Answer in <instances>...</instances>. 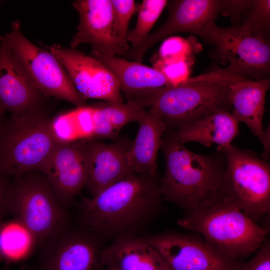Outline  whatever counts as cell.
<instances>
[{"instance_id":"cell-4","label":"cell","mask_w":270,"mask_h":270,"mask_svg":"<svg viewBox=\"0 0 270 270\" xmlns=\"http://www.w3.org/2000/svg\"><path fill=\"white\" fill-rule=\"evenodd\" d=\"M46 107L4 122L0 140V174L15 178L38 172L60 142Z\"/></svg>"},{"instance_id":"cell-31","label":"cell","mask_w":270,"mask_h":270,"mask_svg":"<svg viewBox=\"0 0 270 270\" xmlns=\"http://www.w3.org/2000/svg\"><path fill=\"white\" fill-rule=\"evenodd\" d=\"M250 0H221L220 12L230 16L235 26L240 24L242 16L250 5Z\"/></svg>"},{"instance_id":"cell-16","label":"cell","mask_w":270,"mask_h":270,"mask_svg":"<svg viewBox=\"0 0 270 270\" xmlns=\"http://www.w3.org/2000/svg\"><path fill=\"white\" fill-rule=\"evenodd\" d=\"M72 6L80 21L70 48L88 43L92 46V52L110 56L126 55L116 36L112 0H77Z\"/></svg>"},{"instance_id":"cell-21","label":"cell","mask_w":270,"mask_h":270,"mask_svg":"<svg viewBox=\"0 0 270 270\" xmlns=\"http://www.w3.org/2000/svg\"><path fill=\"white\" fill-rule=\"evenodd\" d=\"M103 270H168L156 250L140 238H120L104 247Z\"/></svg>"},{"instance_id":"cell-28","label":"cell","mask_w":270,"mask_h":270,"mask_svg":"<svg viewBox=\"0 0 270 270\" xmlns=\"http://www.w3.org/2000/svg\"><path fill=\"white\" fill-rule=\"evenodd\" d=\"M114 8L115 30L118 41L126 55L130 50L127 40L130 21L136 6L134 0H112Z\"/></svg>"},{"instance_id":"cell-24","label":"cell","mask_w":270,"mask_h":270,"mask_svg":"<svg viewBox=\"0 0 270 270\" xmlns=\"http://www.w3.org/2000/svg\"><path fill=\"white\" fill-rule=\"evenodd\" d=\"M90 106L96 122L109 126L118 132L130 122H138L148 108L146 102L142 100L126 103L103 102Z\"/></svg>"},{"instance_id":"cell-1","label":"cell","mask_w":270,"mask_h":270,"mask_svg":"<svg viewBox=\"0 0 270 270\" xmlns=\"http://www.w3.org/2000/svg\"><path fill=\"white\" fill-rule=\"evenodd\" d=\"M162 196L157 176L135 173L79 203L84 229L114 240L136 234L159 212Z\"/></svg>"},{"instance_id":"cell-26","label":"cell","mask_w":270,"mask_h":270,"mask_svg":"<svg viewBox=\"0 0 270 270\" xmlns=\"http://www.w3.org/2000/svg\"><path fill=\"white\" fill-rule=\"evenodd\" d=\"M242 22L252 34L270 42V0H250Z\"/></svg>"},{"instance_id":"cell-13","label":"cell","mask_w":270,"mask_h":270,"mask_svg":"<svg viewBox=\"0 0 270 270\" xmlns=\"http://www.w3.org/2000/svg\"><path fill=\"white\" fill-rule=\"evenodd\" d=\"M86 140L60 142L38 172L65 208L87 184Z\"/></svg>"},{"instance_id":"cell-34","label":"cell","mask_w":270,"mask_h":270,"mask_svg":"<svg viewBox=\"0 0 270 270\" xmlns=\"http://www.w3.org/2000/svg\"><path fill=\"white\" fill-rule=\"evenodd\" d=\"M2 270H10V265L5 264Z\"/></svg>"},{"instance_id":"cell-30","label":"cell","mask_w":270,"mask_h":270,"mask_svg":"<svg viewBox=\"0 0 270 270\" xmlns=\"http://www.w3.org/2000/svg\"><path fill=\"white\" fill-rule=\"evenodd\" d=\"M235 270H270V244L268 239L256 255L246 262L239 261Z\"/></svg>"},{"instance_id":"cell-15","label":"cell","mask_w":270,"mask_h":270,"mask_svg":"<svg viewBox=\"0 0 270 270\" xmlns=\"http://www.w3.org/2000/svg\"><path fill=\"white\" fill-rule=\"evenodd\" d=\"M47 100L33 84L4 36H0V108L17 118L46 107Z\"/></svg>"},{"instance_id":"cell-7","label":"cell","mask_w":270,"mask_h":270,"mask_svg":"<svg viewBox=\"0 0 270 270\" xmlns=\"http://www.w3.org/2000/svg\"><path fill=\"white\" fill-rule=\"evenodd\" d=\"M224 154L226 196L256 223L268 226L270 166L248 150L232 144L218 148Z\"/></svg>"},{"instance_id":"cell-35","label":"cell","mask_w":270,"mask_h":270,"mask_svg":"<svg viewBox=\"0 0 270 270\" xmlns=\"http://www.w3.org/2000/svg\"><path fill=\"white\" fill-rule=\"evenodd\" d=\"M26 270H34V269L30 268H27L26 270Z\"/></svg>"},{"instance_id":"cell-5","label":"cell","mask_w":270,"mask_h":270,"mask_svg":"<svg viewBox=\"0 0 270 270\" xmlns=\"http://www.w3.org/2000/svg\"><path fill=\"white\" fill-rule=\"evenodd\" d=\"M228 83L216 71L158 90L148 108L176 130L214 112L232 110Z\"/></svg>"},{"instance_id":"cell-14","label":"cell","mask_w":270,"mask_h":270,"mask_svg":"<svg viewBox=\"0 0 270 270\" xmlns=\"http://www.w3.org/2000/svg\"><path fill=\"white\" fill-rule=\"evenodd\" d=\"M221 0H168V16L165 22L126 55L132 61L142 63L146 52L160 41L179 32L200 36L205 27L215 21L220 12Z\"/></svg>"},{"instance_id":"cell-10","label":"cell","mask_w":270,"mask_h":270,"mask_svg":"<svg viewBox=\"0 0 270 270\" xmlns=\"http://www.w3.org/2000/svg\"><path fill=\"white\" fill-rule=\"evenodd\" d=\"M140 238L156 250L168 270H235L240 261L189 234L166 232Z\"/></svg>"},{"instance_id":"cell-23","label":"cell","mask_w":270,"mask_h":270,"mask_svg":"<svg viewBox=\"0 0 270 270\" xmlns=\"http://www.w3.org/2000/svg\"><path fill=\"white\" fill-rule=\"evenodd\" d=\"M32 234L13 218L0 221V262L10 265L28 259L38 244Z\"/></svg>"},{"instance_id":"cell-12","label":"cell","mask_w":270,"mask_h":270,"mask_svg":"<svg viewBox=\"0 0 270 270\" xmlns=\"http://www.w3.org/2000/svg\"><path fill=\"white\" fill-rule=\"evenodd\" d=\"M101 238L85 230L67 228L45 242L35 270H103Z\"/></svg>"},{"instance_id":"cell-2","label":"cell","mask_w":270,"mask_h":270,"mask_svg":"<svg viewBox=\"0 0 270 270\" xmlns=\"http://www.w3.org/2000/svg\"><path fill=\"white\" fill-rule=\"evenodd\" d=\"M160 148L166 161L165 174L160 181L162 198L188 214L226 196V158L222 150L208 155L195 153L168 136L162 139Z\"/></svg>"},{"instance_id":"cell-8","label":"cell","mask_w":270,"mask_h":270,"mask_svg":"<svg viewBox=\"0 0 270 270\" xmlns=\"http://www.w3.org/2000/svg\"><path fill=\"white\" fill-rule=\"evenodd\" d=\"M200 36L212 46V58L227 70L252 80L269 79L270 42L252 34L242 24L220 27L211 22Z\"/></svg>"},{"instance_id":"cell-6","label":"cell","mask_w":270,"mask_h":270,"mask_svg":"<svg viewBox=\"0 0 270 270\" xmlns=\"http://www.w3.org/2000/svg\"><path fill=\"white\" fill-rule=\"evenodd\" d=\"M5 209L32 234L38 244L46 242L68 227L66 208L46 178L36 172L15 178L8 184Z\"/></svg>"},{"instance_id":"cell-11","label":"cell","mask_w":270,"mask_h":270,"mask_svg":"<svg viewBox=\"0 0 270 270\" xmlns=\"http://www.w3.org/2000/svg\"><path fill=\"white\" fill-rule=\"evenodd\" d=\"M43 47L58 60L85 99L124 102L118 80L100 61L76 48L58 44Z\"/></svg>"},{"instance_id":"cell-25","label":"cell","mask_w":270,"mask_h":270,"mask_svg":"<svg viewBox=\"0 0 270 270\" xmlns=\"http://www.w3.org/2000/svg\"><path fill=\"white\" fill-rule=\"evenodd\" d=\"M166 0H144L140 6L134 28L128 32L127 40L130 49L139 46L148 36L150 31L166 6Z\"/></svg>"},{"instance_id":"cell-3","label":"cell","mask_w":270,"mask_h":270,"mask_svg":"<svg viewBox=\"0 0 270 270\" xmlns=\"http://www.w3.org/2000/svg\"><path fill=\"white\" fill-rule=\"evenodd\" d=\"M178 224L201 234L213 248L234 260L257 251L270 232L269 227L256 223L227 196L186 214Z\"/></svg>"},{"instance_id":"cell-19","label":"cell","mask_w":270,"mask_h":270,"mask_svg":"<svg viewBox=\"0 0 270 270\" xmlns=\"http://www.w3.org/2000/svg\"><path fill=\"white\" fill-rule=\"evenodd\" d=\"M90 56L100 61L114 74L126 102L151 100L159 88L170 86L165 76L156 68L94 52H92Z\"/></svg>"},{"instance_id":"cell-29","label":"cell","mask_w":270,"mask_h":270,"mask_svg":"<svg viewBox=\"0 0 270 270\" xmlns=\"http://www.w3.org/2000/svg\"><path fill=\"white\" fill-rule=\"evenodd\" d=\"M193 61L173 60L158 62L156 69L160 70L167 78L170 86L185 82L190 77V66Z\"/></svg>"},{"instance_id":"cell-20","label":"cell","mask_w":270,"mask_h":270,"mask_svg":"<svg viewBox=\"0 0 270 270\" xmlns=\"http://www.w3.org/2000/svg\"><path fill=\"white\" fill-rule=\"evenodd\" d=\"M238 124L229 110H220L176 130L168 136L182 144L196 142L207 147L217 144L224 148L239 135Z\"/></svg>"},{"instance_id":"cell-27","label":"cell","mask_w":270,"mask_h":270,"mask_svg":"<svg viewBox=\"0 0 270 270\" xmlns=\"http://www.w3.org/2000/svg\"><path fill=\"white\" fill-rule=\"evenodd\" d=\"M193 39L172 37L166 40L160 50V61H193L192 56L200 50L198 42Z\"/></svg>"},{"instance_id":"cell-9","label":"cell","mask_w":270,"mask_h":270,"mask_svg":"<svg viewBox=\"0 0 270 270\" xmlns=\"http://www.w3.org/2000/svg\"><path fill=\"white\" fill-rule=\"evenodd\" d=\"M30 80L46 98L70 102L76 108L87 105L67 72L48 50L40 48L22 32L18 20L11 24V30L4 36Z\"/></svg>"},{"instance_id":"cell-17","label":"cell","mask_w":270,"mask_h":270,"mask_svg":"<svg viewBox=\"0 0 270 270\" xmlns=\"http://www.w3.org/2000/svg\"><path fill=\"white\" fill-rule=\"evenodd\" d=\"M226 80L232 114L238 122L245 123L264 147L262 154L266 160L270 152V127L265 129L262 120L270 80H252L228 71Z\"/></svg>"},{"instance_id":"cell-32","label":"cell","mask_w":270,"mask_h":270,"mask_svg":"<svg viewBox=\"0 0 270 270\" xmlns=\"http://www.w3.org/2000/svg\"><path fill=\"white\" fill-rule=\"evenodd\" d=\"M6 176L0 174V221L2 220V216L5 209V198L8 184L6 182Z\"/></svg>"},{"instance_id":"cell-22","label":"cell","mask_w":270,"mask_h":270,"mask_svg":"<svg viewBox=\"0 0 270 270\" xmlns=\"http://www.w3.org/2000/svg\"><path fill=\"white\" fill-rule=\"evenodd\" d=\"M139 128L128 152V160L134 173L157 176V154L166 127L150 110H146L138 122Z\"/></svg>"},{"instance_id":"cell-33","label":"cell","mask_w":270,"mask_h":270,"mask_svg":"<svg viewBox=\"0 0 270 270\" xmlns=\"http://www.w3.org/2000/svg\"><path fill=\"white\" fill-rule=\"evenodd\" d=\"M5 112L0 108V140L4 124L3 116Z\"/></svg>"},{"instance_id":"cell-18","label":"cell","mask_w":270,"mask_h":270,"mask_svg":"<svg viewBox=\"0 0 270 270\" xmlns=\"http://www.w3.org/2000/svg\"><path fill=\"white\" fill-rule=\"evenodd\" d=\"M131 143L126 138L110 144L97 140H86L88 170L86 187L92 197L115 182L135 174L128 160Z\"/></svg>"}]
</instances>
